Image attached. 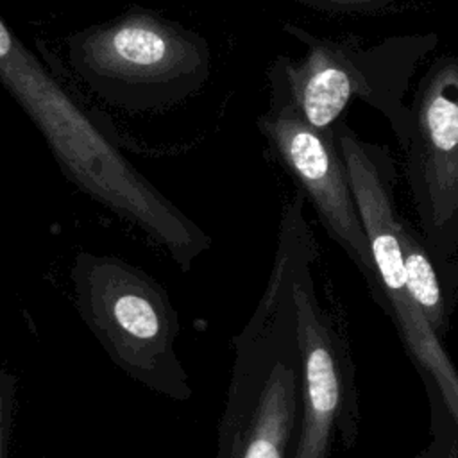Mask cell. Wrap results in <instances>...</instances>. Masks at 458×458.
<instances>
[{"mask_svg": "<svg viewBox=\"0 0 458 458\" xmlns=\"http://www.w3.org/2000/svg\"><path fill=\"white\" fill-rule=\"evenodd\" d=\"M0 82L30 116L77 188L141 229L182 270L209 250L208 233L127 161L2 18Z\"/></svg>", "mask_w": 458, "mask_h": 458, "instance_id": "1", "label": "cell"}, {"mask_svg": "<svg viewBox=\"0 0 458 458\" xmlns=\"http://www.w3.org/2000/svg\"><path fill=\"white\" fill-rule=\"evenodd\" d=\"M306 195L283 208L261 297L233 338V365L218 422L216 458H292L302 411L293 265Z\"/></svg>", "mask_w": 458, "mask_h": 458, "instance_id": "2", "label": "cell"}, {"mask_svg": "<svg viewBox=\"0 0 458 458\" xmlns=\"http://www.w3.org/2000/svg\"><path fill=\"white\" fill-rule=\"evenodd\" d=\"M351 190L372 254V299L392 320L429 403V444L417 458H458V370L411 297L397 236V170L388 147L363 140L347 120L335 125Z\"/></svg>", "mask_w": 458, "mask_h": 458, "instance_id": "3", "label": "cell"}, {"mask_svg": "<svg viewBox=\"0 0 458 458\" xmlns=\"http://www.w3.org/2000/svg\"><path fill=\"white\" fill-rule=\"evenodd\" d=\"M284 30L304 43L301 59L279 55L268 82L318 131H335L351 102L374 107L390 125L401 150L408 145L413 114L406 93L420 61L435 50V32L388 36L370 45L356 36L320 38L286 23Z\"/></svg>", "mask_w": 458, "mask_h": 458, "instance_id": "4", "label": "cell"}, {"mask_svg": "<svg viewBox=\"0 0 458 458\" xmlns=\"http://www.w3.org/2000/svg\"><path fill=\"white\" fill-rule=\"evenodd\" d=\"M70 279L81 318L120 370L159 395L191 399L175 347L179 315L150 274L123 258L81 250Z\"/></svg>", "mask_w": 458, "mask_h": 458, "instance_id": "5", "label": "cell"}, {"mask_svg": "<svg viewBox=\"0 0 458 458\" xmlns=\"http://www.w3.org/2000/svg\"><path fill=\"white\" fill-rule=\"evenodd\" d=\"M66 54L97 95L131 109L190 95L211 66L208 41L193 29L141 9L72 34Z\"/></svg>", "mask_w": 458, "mask_h": 458, "instance_id": "6", "label": "cell"}, {"mask_svg": "<svg viewBox=\"0 0 458 458\" xmlns=\"http://www.w3.org/2000/svg\"><path fill=\"white\" fill-rule=\"evenodd\" d=\"M317 243L302 222L293 265V299L302 374V411L292 458H331L338 437L352 449L360 437L356 367L345 336L317 295L313 265Z\"/></svg>", "mask_w": 458, "mask_h": 458, "instance_id": "7", "label": "cell"}, {"mask_svg": "<svg viewBox=\"0 0 458 458\" xmlns=\"http://www.w3.org/2000/svg\"><path fill=\"white\" fill-rule=\"evenodd\" d=\"M413 127L404 154V175L420 233L433 254H458V55H438L420 77L411 98Z\"/></svg>", "mask_w": 458, "mask_h": 458, "instance_id": "8", "label": "cell"}, {"mask_svg": "<svg viewBox=\"0 0 458 458\" xmlns=\"http://www.w3.org/2000/svg\"><path fill=\"white\" fill-rule=\"evenodd\" d=\"M258 127L315 208L327 236L349 256L369 284L374 272L370 245L335 131L311 127L272 84L270 104Z\"/></svg>", "mask_w": 458, "mask_h": 458, "instance_id": "9", "label": "cell"}, {"mask_svg": "<svg viewBox=\"0 0 458 458\" xmlns=\"http://www.w3.org/2000/svg\"><path fill=\"white\" fill-rule=\"evenodd\" d=\"M406 284L435 335L444 340L458 306V261H442L401 213L397 222Z\"/></svg>", "mask_w": 458, "mask_h": 458, "instance_id": "10", "label": "cell"}, {"mask_svg": "<svg viewBox=\"0 0 458 458\" xmlns=\"http://www.w3.org/2000/svg\"><path fill=\"white\" fill-rule=\"evenodd\" d=\"M308 7L335 13V14H354V16H383L397 13L401 0H297Z\"/></svg>", "mask_w": 458, "mask_h": 458, "instance_id": "11", "label": "cell"}, {"mask_svg": "<svg viewBox=\"0 0 458 458\" xmlns=\"http://www.w3.org/2000/svg\"><path fill=\"white\" fill-rule=\"evenodd\" d=\"M14 399L16 377L0 365V458H9Z\"/></svg>", "mask_w": 458, "mask_h": 458, "instance_id": "12", "label": "cell"}]
</instances>
